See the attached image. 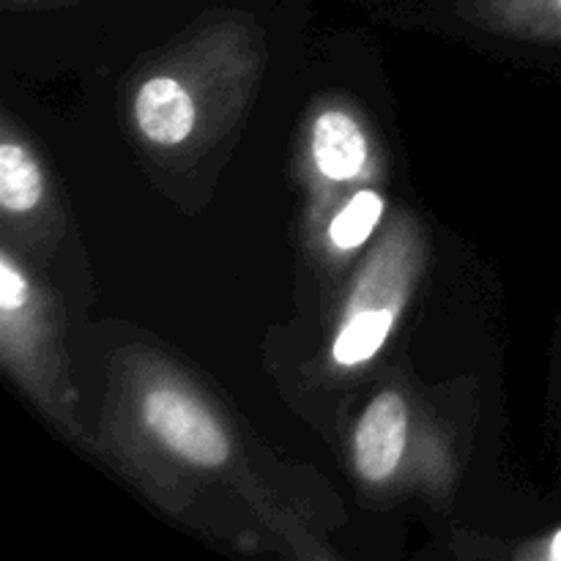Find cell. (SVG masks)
Listing matches in <instances>:
<instances>
[{
	"label": "cell",
	"mask_w": 561,
	"mask_h": 561,
	"mask_svg": "<svg viewBox=\"0 0 561 561\" xmlns=\"http://www.w3.org/2000/svg\"><path fill=\"white\" fill-rule=\"evenodd\" d=\"M398 318V305L387 301V305H373L370 296L365 290L356 294L354 310L348 312L345 323L340 327L337 337H334L332 356L340 367H356L362 362L373 359L387 343L389 332Z\"/></svg>",
	"instance_id": "obj_5"
},
{
	"label": "cell",
	"mask_w": 561,
	"mask_h": 561,
	"mask_svg": "<svg viewBox=\"0 0 561 561\" xmlns=\"http://www.w3.org/2000/svg\"><path fill=\"white\" fill-rule=\"evenodd\" d=\"M148 427L181 460L201 469H219L230 458V438L217 416L186 389L157 387L142 405Z\"/></svg>",
	"instance_id": "obj_1"
},
{
	"label": "cell",
	"mask_w": 561,
	"mask_h": 561,
	"mask_svg": "<svg viewBox=\"0 0 561 561\" xmlns=\"http://www.w3.org/2000/svg\"><path fill=\"white\" fill-rule=\"evenodd\" d=\"M488 9L510 11L515 16L561 22V0H485Z\"/></svg>",
	"instance_id": "obj_8"
},
{
	"label": "cell",
	"mask_w": 561,
	"mask_h": 561,
	"mask_svg": "<svg viewBox=\"0 0 561 561\" xmlns=\"http://www.w3.org/2000/svg\"><path fill=\"white\" fill-rule=\"evenodd\" d=\"M312 159L332 181H351L367 164V140L343 110H327L312 126Z\"/></svg>",
	"instance_id": "obj_4"
},
{
	"label": "cell",
	"mask_w": 561,
	"mask_h": 561,
	"mask_svg": "<svg viewBox=\"0 0 561 561\" xmlns=\"http://www.w3.org/2000/svg\"><path fill=\"white\" fill-rule=\"evenodd\" d=\"M409 442V409L398 392H381L362 414L354 433V463L367 482L394 474Z\"/></svg>",
	"instance_id": "obj_2"
},
{
	"label": "cell",
	"mask_w": 561,
	"mask_h": 561,
	"mask_svg": "<svg viewBox=\"0 0 561 561\" xmlns=\"http://www.w3.org/2000/svg\"><path fill=\"white\" fill-rule=\"evenodd\" d=\"M135 121L140 135L153 146H181L195 131V99L175 77L157 75L137 88Z\"/></svg>",
	"instance_id": "obj_3"
},
{
	"label": "cell",
	"mask_w": 561,
	"mask_h": 561,
	"mask_svg": "<svg viewBox=\"0 0 561 561\" xmlns=\"http://www.w3.org/2000/svg\"><path fill=\"white\" fill-rule=\"evenodd\" d=\"M548 557H551V559H561V531L551 540V548H548Z\"/></svg>",
	"instance_id": "obj_9"
},
{
	"label": "cell",
	"mask_w": 561,
	"mask_h": 561,
	"mask_svg": "<svg viewBox=\"0 0 561 561\" xmlns=\"http://www.w3.org/2000/svg\"><path fill=\"white\" fill-rule=\"evenodd\" d=\"M44 175L25 146L3 140L0 146V206L9 214H25L42 203Z\"/></svg>",
	"instance_id": "obj_6"
},
{
	"label": "cell",
	"mask_w": 561,
	"mask_h": 561,
	"mask_svg": "<svg viewBox=\"0 0 561 561\" xmlns=\"http://www.w3.org/2000/svg\"><path fill=\"white\" fill-rule=\"evenodd\" d=\"M5 3H38V0H5Z\"/></svg>",
	"instance_id": "obj_10"
},
{
	"label": "cell",
	"mask_w": 561,
	"mask_h": 561,
	"mask_svg": "<svg viewBox=\"0 0 561 561\" xmlns=\"http://www.w3.org/2000/svg\"><path fill=\"white\" fill-rule=\"evenodd\" d=\"M383 214V197L373 190H362L345 203L329 225V239L337 250H356L370 239Z\"/></svg>",
	"instance_id": "obj_7"
}]
</instances>
